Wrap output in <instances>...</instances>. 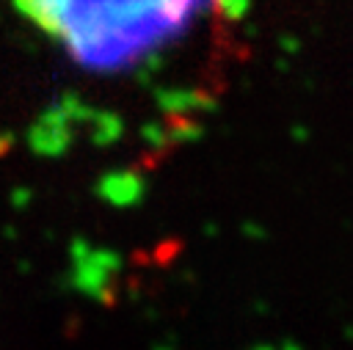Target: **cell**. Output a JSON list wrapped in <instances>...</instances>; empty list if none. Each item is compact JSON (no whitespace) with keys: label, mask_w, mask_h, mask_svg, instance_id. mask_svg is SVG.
I'll return each mask as SVG.
<instances>
[{"label":"cell","mask_w":353,"mask_h":350,"mask_svg":"<svg viewBox=\"0 0 353 350\" xmlns=\"http://www.w3.org/2000/svg\"><path fill=\"white\" fill-rule=\"evenodd\" d=\"M11 196H14V198H11V201H14V207H25V204L30 201V190H28V187H22V190H14Z\"/></svg>","instance_id":"obj_12"},{"label":"cell","mask_w":353,"mask_h":350,"mask_svg":"<svg viewBox=\"0 0 353 350\" xmlns=\"http://www.w3.org/2000/svg\"><path fill=\"white\" fill-rule=\"evenodd\" d=\"M141 141L152 149V152H163L171 146V138H168V124L163 121H146L141 127Z\"/></svg>","instance_id":"obj_9"},{"label":"cell","mask_w":353,"mask_h":350,"mask_svg":"<svg viewBox=\"0 0 353 350\" xmlns=\"http://www.w3.org/2000/svg\"><path fill=\"white\" fill-rule=\"evenodd\" d=\"M74 121H69L55 105H47L36 121L28 127V146L36 157H61L69 152L72 138H74Z\"/></svg>","instance_id":"obj_2"},{"label":"cell","mask_w":353,"mask_h":350,"mask_svg":"<svg viewBox=\"0 0 353 350\" xmlns=\"http://www.w3.org/2000/svg\"><path fill=\"white\" fill-rule=\"evenodd\" d=\"M88 130H91V141L97 146H110L124 135V121L113 110H94Z\"/></svg>","instance_id":"obj_6"},{"label":"cell","mask_w":353,"mask_h":350,"mask_svg":"<svg viewBox=\"0 0 353 350\" xmlns=\"http://www.w3.org/2000/svg\"><path fill=\"white\" fill-rule=\"evenodd\" d=\"M157 107L168 116V119H179V116H193L199 110H212L215 99L199 88H160L154 94Z\"/></svg>","instance_id":"obj_4"},{"label":"cell","mask_w":353,"mask_h":350,"mask_svg":"<svg viewBox=\"0 0 353 350\" xmlns=\"http://www.w3.org/2000/svg\"><path fill=\"white\" fill-rule=\"evenodd\" d=\"M146 193V182L132 168L105 171L97 182V196L110 207H135Z\"/></svg>","instance_id":"obj_3"},{"label":"cell","mask_w":353,"mask_h":350,"mask_svg":"<svg viewBox=\"0 0 353 350\" xmlns=\"http://www.w3.org/2000/svg\"><path fill=\"white\" fill-rule=\"evenodd\" d=\"M168 138H171V146H174V143H190V141L201 138V124H199L193 116L171 119V121H168Z\"/></svg>","instance_id":"obj_8"},{"label":"cell","mask_w":353,"mask_h":350,"mask_svg":"<svg viewBox=\"0 0 353 350\" xmlns=\"http://www.w3.org/2000/svg\"><path fill=\"white\" fill-rule=\"evenodd\" d=\"M69 121H74V124H88L91 121V116H94V110L97 107H91L88 102H83L74 91H66V94H61L55 102H52Z\"/></svg>","instance_id":"obj_7"},{"label":"cell","mask_w":353,"mask_h":350,"mask_svg":"<svg viewBox=\"0 0 353 350\" xmlns=\"http://www.w3.org/2000/svg\"><path fill=\"white\" fill-rule=\"evenodd\" d=\"M251 6H254V0H215V11H218V17L226 19V22H240V19H245L248 11H251Z\"/></svg>","instance_id":"obj_10"},{"label":"cell","mask_w":353,"mask_h":350,"mask_svg":"<svg viewBox=\"0 0 353 350\" xmlns=\"http://www.w3.org/2000/svg\"><path fill=\"white\" fill-rule=\"evenodd\" d=\"M14 6L50 36H58L66 25L69 0H14Z\"/></svg>","instance_id":"obj_5"},{"label":"cell","mask_w":353,"mask_h":350,"mask_svg":"<svg viewBox=\"0 0 353 350\" xmlns=\"http://www.w3.org/2000/svg\"><path fill=\"white\" fill-rule=\"evenodd\" d=\"M69 259H72V284L77 292L108 300L113 278L121 270V256L108 248H94L88 240L77 237L69 245Z\"/></svg>","instance_id":"obj_1"},{"label":"cell","mask_w":353,"mask_h":350,"mask_svg":"<svg viewBox=\"0 0 353 350\" xmlns=\"http://www.w3.org/2000/svg\"><path fill=\"white\" fill-rule=\"evenodd\" d=\"M11 146H14V135H11V132H6V130H0V157H3V154H8V152H11Z\"/></svg>","instance_id":"obj_11"}]
</instances>
